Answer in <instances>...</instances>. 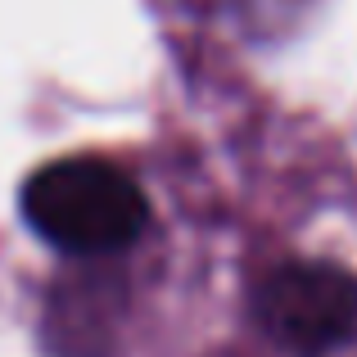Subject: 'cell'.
<instances>
[{
  "label": "cell",
  "mask_w": 357,
  "mask_h": 357,
  "mask_svg": "<svg viewBox=\"0 0 357 357\" xmlns=\"http://www.w3.org/2000/svg\"><path fill=\"white\" fill-rule=\"evenodd\" d=\"M23 218L63 253H114L145 231V195L118 163L96 154L59 158L23 185Z\"/></svg>",
  "instance_id": "obj_1"
},
{
  "label": "cell",
  "mask_w": 357,
  "mask_h": 357,
  "mask_svg": "<svg viewBox=\"0 0 357 357\" xmlns=\"http://www.w3.org/2000/svg\"><path fill=\"white\" fill-rule=\"evenodd\" d=\"M258 317L289 349H335L357 331V280L331 262H285L258 285Z\"/></svg>",
  "instance_id": "obj_2"
}]
</instances>
